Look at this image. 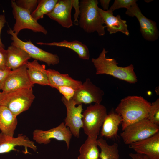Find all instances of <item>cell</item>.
I'll list each match as a JSON object with an SVG mask.
<instances>
[{
    "instance_id": "6da1fadb",
    "label": "cell",
    "mask_w": 159,
    "mask_h": 159,
    "mask_svg": "<svg viewBox=\"0 0 159 159\" xmlns=\"http://www.w3.org/2000/svg\"><path fill=\"white\" fill-rule=\"evenodd\" d=\"M151 105L140 96H129L122 99L115 110L121 117L122 130L133 123L147 118Z\"/></svg>"
},
{
    "instance_id": "7a4b0ae2",
    "label": "cell",
    "mask_w": 159,
    "mask_h": 159,
    "mask_svg": "<svg viewBox=\"0 0 159 159\" xmlns=\"http://www.w3.org/2000/svg\"><path fill=\"white\" fill-rule=\"evenodd\" d=\"M107 52L103 48L97 58L92 59L96 74L109 75L130 84L136 83L138 79L133 65L131 64L124 67L118 66L115 59L106 57Z\"/></svg>"
},
{
    "instance_id": "3957f363",
    "label": "cell",
    "mask_w": 159,
    "mask_h": 159,
    "mask_svg": "<svg viewBox=\"0 0 159 159\" xmlns=\"http://www.w3.org/2000/svg\"><path fill=\"white\" fill-rule=\"evenodd\" d=\"M97 0H81L80 1V14L79 24L88 33L96 32L99 35L105 34V26L98 10Z\"/></svg>"
},
{
    "instance_id": "277c9868",
    "label": "cell",
    "mask_w": 159,
    "mask_h": 159,
    "mask_svg": "<svg viewBox=\"0 0 159 159\" xmlns=\"http://www.w3.org/2000/svg\"><path fill=\"white\" fill-rule=\"evenodd\" d=\"M35 98L32 88L0 92V106L8 109L17 117L27 110Z\"/></svg>"
},
{
    "instance_id": "5b68a950",
    "label": "cell",
    "mask_w": 159,
    "mask_h": 159,
    "mask_svg": "<svg viewBox=\"0 0 159 159\" xmlns=\"http://www.w3.org/2000/svg\"><path fill=\"white\" fill-rule=\"evenodd\" d=\"M82 114V128L84 133L88 136H97L107 115L106 107L101 104L91 105Z\"/></svg>"
},
{
    "instance_id": "8992f818",
    "label": "cell",
    "mask_w": 159,
    "mask_h": 159,
    "mask_svg": "<svg viewBox=\"0 0 159 159\" xmlns=\"http://www.w3.org/2000/svg\"><path fill=\"white\" fill-rule=\"evenodd\" d=\"M158 132L159 125L146 118L127 126L121 133L120 136L125 144L130 145L146 139Z\"/></svg>"
},
{
    "instance_id": "52a82bcc",
    "label": "cell",
    "mask_w": 159,
    "mask_h": 159,
    "mask_svg": "<svg viewBox=\"0 0 159 159\" xmlns=\"http://www.w3.org/2000/svg\"><path fill=\"white\" fill-rule=\"evenodd\" d=\"M7 32L11 35V39L12 41L11 45L21 48L26 52L31 58L44 62L48 66L55 65L59 63V59L57 54L47 52L37 47L30 40L26 42L21 40L11 28L9 29Z\"/></svg>"
},
{
    "instance_id": "ba28073f",
    "label": "cell",
    "mask_w": 159,
    "mask_h": 159,
    "mask_svg": "<svg viewBox=\"0 0 159 159\" xmlns=\"http://www.w3.org/2000/svg\"><path fill=\"white\" fill-rule=\"evenodd\" d=\"M11 3L12 13L16 20L12 29L14 33L18 35L21 30L28 29L45 35L47 34V30L32 16L28 11L18 6L15 0H12Z\"/></svg>"
},
{
    "instance_id": "9c48e42d",
    "label": "cell",
    "mask_w": 159,
    "mask_h": 159,
    "mask_svg": "<svg viewBox=\"0 0 159 159\" xmlns=\"http://www.w3.org/2000/svg\"><path fill=\"white\" fill-rule=\"evenodd\" d=\"M33 135L34 140L39 144H47L50 142L51 139H54L65 142L67 149L69 148L72 135L69 128L65 125L64 122L47 130L36 129Z\"/></svg>"
},
{
    "instance_id": "30bf717a",
    "label": "cell",
    "mask_w": 159,
    "mask_h": 159,
    "mask_svg": "<svg viewBox=\"0 0 159 159\" xmlns=\"http://www.w3.org/2000/svg\"><path fill=\"white\" fill-rule=\"evenodd\" d=\"M25 64L19 68L11 70L5 79L1 88L3 92L32 88Z\"/></svg>"
},
{
    "instance_id": "8fae6325",
    "label": "cell",
    "mask_w": 159,
    "mask_h": 159,
    "mask_svg": "<svg viewBox=\"0 0 159 159\" xmlns=\"http://www.w3.org/2000/svg\"><path fill=\"white\" fill-rule=\"evenodd\" d=\"M104 94L102 90L93 84L89 78H87L81 87L76 90L72 99L76 105L93 102L100 104Z\"/></svg>"
},
{
    "instance_id": "7c38bea8",
    "label": "cell",
    "mask_w": 159,
    "mask_h": 159,
    "mask_svg": "<svg viewBox=\"0 0 159 159\" xmlns=\"http://www.w3.org/2000/svg\"><path fill=\"white\" fill-rule=\"evenodd\" d=\"M62 101L66 107L67 114L64 120L65 125L68 127L72 135L78 138L80 136V130L83 126L82 104L76 106L74 101L71 99L66 100L63 96Z\"/></svg>"
},
{
    "instance_id": "4fadbf2b",
    "label": "cell",
    "mask_w": 159,
    "mask_h": 159,
    "mask_svg": "<svg viewBox=\"0 0 159 159\" xmlns=\"http://www.w3.org/2000/svg\"><path fill=\"white\" fill-rule=\"evenodd\" d=\"M125 13L130 16L136 17L140 25V32L145 39L153 41L158 39L159 33L156 23L145 17L137 3L127 9Z\"/></svg>"
},
{
    "instance_id": "5bb4252c",
    "label": "cell",
    "mask_w": 159,
    "mask_h": 159,
    "mask_svg": "<svg viewBox=\"0 0 159 159\" xmlns=\"http://www.w3.org/2000/svg\"><path fill=\"white\" fill-rule=\"evenodd\" d=\"M137 153L146 156L149 159H159V132L145 139L129 145Z\"/></svg>"
},
{
    "instance_id": "9a60e30c",
    "label": "cell",
    "mask_w": 159,
    "mask_h": 159,
    "mask_svg": "<svg viewBox=\"0 0 159 159\" xmlns=\"http://www.w3.org/2000/svg\"><path fill=\"white\" fill-rule=\"evenodd\" d=\"M72 0H59L53 10L46 15L62 27L69 28L73 26L71 13Z\"/></svg>"
},
{
    "instance_id": "2e32d148",
    "label": "cell",
    "mask_w": 159,
    "mask_h": 159,
    "mask_svg": "<svg viewBox=\"0 0 159 159\" xmlns=\"http://www.w3.org/2000/svg\"><path fill=\"white\" fill-rule=\"evenodd\" d=\"M17 146L24 147V153H29L28 148L35 151L37 150V147L34 142L22 134H19L17 137L14 138L6 136L2 132L0 133V154L8 153L11 150L17 151L15 148V147Z\"/></svg>"
},
{
    "instance_id": "e0dca14e",
    "label": "cell",
    "mask_w": 159,
    "mask_h": 159,
    "mask_svg": "<svg viewBox=\"0 0 159 159\" xmlns=\"http://www.w3.org/2000/svg\"><path fill=\"white\" fill-rule=\"evenodd\" d=\"M98 10L110 34L119 32L127 36L129 35L126 21L122 19L120 15L114 16L113 12L109 9L104 11L98 7Z\"/></svg>"
},
{
    "instance_id": "ac0fdd59",
    "label": "cell",
    "mask_w": 159,
    "mask_h": 159,
    "mask_svg": "<svg viewBox=\"0 0 159 159\" xmlns=\"http://www.w3.org/2000/svg\"><path fill=\"white\" fill-rule=\"evenodd\" d=\"M25 64L28 74L32 84L49 85L47 72L44 64H40L37 60L27 61Z\"/></svg>"
},
{
    "instance_id": "d6986e66",
    "label": "cell",
    "mask_w": 159,
    "mask_h": 159,
    "mask_svg": "<svg viewBox=\"0 0 159 159\" xmlns=\"http://www.w3.org/2000/svg\"><path fill=\"white\" fill-rule=\"evenodd\" d=\"M49 86L57 89L58 87L66 86L72 87L76 90L82 86L80 81L75 80L68 74H62L58 71L51 69H47Z\"/></svg>"
},
{
    "instance_id": "ffe728a7",
    "label": "cell",
    "mask_w": 159,
    "mask_h": 159,
    "mask_svg": "<svg viewBox=\"0 0 159 159\" xmlns=\"http://www.w3.org/2000/svg\"><path fill=\"white\" fill-rule=\"evenodd\" d=\"M7 50V67L11 70L16 69L25 64L31 58L24 51L14 46H9Z\"/></svg>"
},
{
    "instance_id": "44dd1931",
    "label": "cell",
    "mask_w": 159,
    "mask_h": 159,
    "mask_svg": "<svg viewBox=\"0 0 159 159\" xmlns=\"http://www.w3.org/2000/svg\"><path fill=\"white\" fill-rule=\"evenodd\" d=\"M18 123L16 117L8 109L0 106V130L4 135L13 137Z\"/></svg>"
},
{
    "instance_id": "7402d4cb",
    "label": "cell",
    "mask_w": 159,
    "mask_h": 159,
    "mask_svg": "<svg viewBox=\"0 0 159 159\" xmlns=\"http://www.w3.org/2000/svg\"><path fill=\"white\" fill-rule=\"evenodd\" d=\"M121 116L115 112H111L107 114L102 125L101 135L107 138H117L118 127L122 123Z\"/></svg>"
},
{
    "instance_id": "603a6c76",
    "label": "cell",
    "mask_w": 159,
    "mask_h": 159,
    "mask_svg": "<svg viewBox=\"0 0 159 159\" xmlns=\"http://www.w3.org/2000/svg\"><path fill=\"white\" fill-rule=\"evenodd\" d=\"M37 44L40 45L66 47L75 52L80 59L88 60L90 58L89 51L87 46L77 40L69 42L64 40L59 42H39Z\"/></svg>"
},
{
    "instance_id": "cb8c5ba5",
    "label": "cell",
    "mask_w": 159,
    "mask_h": 159,
    "mask_svg": "<svg viewBox=\"0 0 159 159\" xmlns=\"http://www.w3.org/2000/svg\"><path fill=\"white\" fill-rule=\"evenodd\" d=\"M97 136H88L80 147L77 159H99L100 153L97 144Z\"/></svg>"
},
{
    "instance_id": "d4e9b609",
    "label": "cell",
    "mask_w": 159,
    "mask_h": 159,
    "mask_svg": "<svg viewBox=\"0 0 159 159\" xmlns=\"http://www.w3.org/2000/svg\"><path fill=\"white\" fill-rule=\"evenodd\" d=\"M97 144L101 149L99 158L100 159H119L118 145L115 143L108 145L105 139L100 138L97 140Z\"/></svg>"
},
{
    "instance_id": "484cf974",
    "label": "cell",
    "mask_w": 159,
    "mask_h": 159,
    "mask_svg": "<svg viewBox=\"0 0 159 159\" xmlns=\"http://www.w3.org/2000/svg\"><path fill=\"white\" fill-rule=\"evenodd\" d=\"M58 1L38 0L37 8L31 14L32 16L37 21L42 18L44 15H47L53 10Z\"/></svg>"
},
{
    "instance_id": "4316f807",
    "label": "cell",
    "mask_w": 159,
    "mask_h": 159,
    "mask_svg": "<svg viewBox=\"0 0 159 159\" xmlns=\"http://www.w3.org/2000/svg\"><path fill=\"white\" fill-rule=\"evenodd\" d=\"M147 119L152 122L159 125V99L151 103Z\"/></svg>"
},
{
    "instance_id": "83f0119b",
    "label": "cell",
    "mask_w": 159,
    "mask_h": 159,
    "mask_svg": "<svg viewBox=\"0 0 159 159\" xmlns=\"http://www.w3.org/2000/svg\"><path fill=\"white\" fill-rule=\"evenodd\" d=\"M136 0H115L109 10L112 12L115 10L121 8L127 9L136 4Z\"/></svg>"
},
{
    "instance_id": "f1b7e54d",
    "label": "cell",
    "mask_w": 159,
    "mask_h": 159,
    "mask_svg": "<svg viewBox=\"0 0 159 159\" xmlns=\"http://www.w3.org/2000/svg\"><path fill=\"white\" fill-rule=\"evenodd\" d=\"M15 1L18 6L27 10L31 14L37 8L38 4L37 0H18Z\"/></svg>"
},
{
    "instance_id": "f546056e",
    "label": "cell",
    "mask_w": 159,
    "mask_h": 159,
    "mask_svg": "<svg viewBox=\"0 0 159 159\" xmlns=\"http://www.w3.org/2000/svg\"><path fill=\"white\" fill-rule=\"evenodd\" d=\"M56 89L67 100L72 98L76 91V90L73 88L66 86H59Z\"/></svg>"
},
{
    "instance_id": "4dcf8cb0",
    "label": "cell",
    "mask_w": 159,
    "mask_h": 159,
    "mask_svg": "<svg viewBox=\"0 0 159 159\" xmlns=\"http://www.w3.org/2000/svg\"><path fill=\"white\" fill-rule=\"evenodd\" d=\"M7 57V50L0 46V69L4 70L8 68L6 65Z\"/></svg>"
},
{
    "instance_id": "1f68e13d",
    "label": "cell",
    "mask_w": 159,
    "mask_h": 159,
    "mask_svg": "<svg viewBox=\"0 0 159 159\" xmlns=\"http://www.w3.org/2000/svg\"><path fill=\"white\" fill-rule=\"evenodd\" d=\"M72 7L75 9V13L74 14V20L73 24L76 25L79 24L78 19L80 14V1L78 0H72Z\"/></svg>"
},
{
    "instance_id": "d6a6232c",
    "label": "cell",
    "mask_w": 159,
    "mask_h": 159,
    "mask_svg": "<svg viewBox=\"0 0 159 159\" xmlns=\"http://www.w3.org/2000/svg\"><path fill=\"white\" fill-rule=\"evenodd\" d=\"M11 70L9 68L4 70L0 69V90L1 89L5 79Z\"/></svg>"
},
{
    "instance_id": "836d02e7",
    "label": "cell",
    "mask_w": 159,
    "mask_h": 159,
    "mask_svg": "<svg viewBox=\"0 0 159 159\" xmlns=\"http://www.w3.org/2000/svg\"><path fill=\"white\" fill-rule=\"evenodd\" d=\"M3 14L0 15V46L4 48L5 46L2 43L1 38V30L4 27L6 22V18L4 12Z\"/></svg>"
},
{
    "instance_id": "e575fe53",
    "label": "cell",
    "mask_w": 159,
    "mask_h": 159,
    "mask_svg": "<svg viewBox=\"0 0 159 159\" xmlns=\"http://www.w3.org/2000/svg\"><path fill=\"white\" fill-rule=\"evenodd\" d=\"M129 156L132 159H149L145 155L137 153H131L129 154Z\"/></svg>"
},
{
    "instance_id": "d590c367",
    "label": "cell",
    "mask_w": 159,
    "mask_h": 159,
    "mask_svg": "<svg viewBox=\"0 0 159 159\" xmlns=\"http://www.w3.org/2000/svg\"><path fill=\"white\" fill-rule=\"evenodd\" d=\"M99 1L102 7L103 10L107 11L108 10L110 0H100Z\"/></svg>"
},
{
    "instance_id": "8d00e7d4",
    "label": "cell",
    "mask_w": 159,
    "mask_h": 159,
    "mask_svg": "<svg viewBox=\"0 0 159 159\" xmlns=\"http://www.w3.org/2000/svg\"><path fill=\"white\" fill-rule=\"evenodd\" d=\"M99 159H100V158H99Z\"/></svg>"
},
{
    "instance_id": "74e56055",
    "label": "cell",
    "mask_w": 159,
    "mask_h": 159,
    "mask_svg": "<svg viewBox=\"0 0 159 159\" xmlns=\"http://www.w3.org/2000/svg\"></svg>"
}]
</instances>
